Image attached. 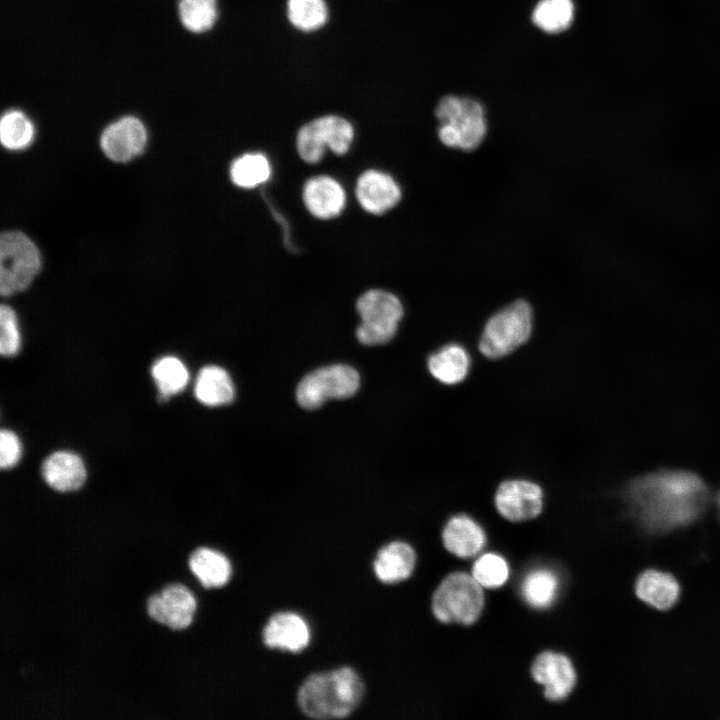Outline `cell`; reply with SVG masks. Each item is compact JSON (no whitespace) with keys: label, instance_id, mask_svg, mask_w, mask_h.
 Masks as SVG:
<instances>
[{"label":"cell","instance_id":"6da1fadb","mask_svg":"<svg viewBox=\"0 0 720 720\" xmlns=\"http://www.w3.org/2000/svg\"><path fill=\"white\" fill-rule=\"evenodd\" d=\"M625 497L642 530L660 535L698 520L708 505L709 490L694 472L661 469L631 480Z\"/></svg>","mask_w":720,"mask_h":720},{"label":"cell","instance_id":"7a4b0ae2","mask_svg":"<svg viewBox=\"0 0 720 720\" xmlns=\"http://www.w3.org/2000/svg\"><path fill=\"white\" fill-rule=\"evenodd\" d=\"M363 694L364 684L356 671L341 667L307 677L298 690L297 702L310 718H343L357 708Z\"/></svg>","mask_w":720,"mask_h":720},{"label":"cell","instance_id":"3957f363","mask_svg":"<svg viewBox=\"0 0 720 720\" xmlns=\"http://www.w3.org/2000/svg\"><path fill=\"white\" fill-rule=\"evenodd\" d=\"M435 115L440 141L447 147L471 151L486 136L487 122L483 106L468 97L447 95L438 102Z\"/></svg>","mask_w":720,"mask_h":720},{"label":"cell","instance_id":"277c9868","mask_svg":"<svg viewBox=\"0 0 720 720\" xmlns=\"http://www.w3.org/2000/svg\"><path fill=\"white\" fill-rule=\"evenodd\" d=\"M533 329V310L530 304L518 299L494 313L482 331L479 350L487 358L504 357L530 337Z\"/></svg>","mask_w":720,"mask_h":720},{"label":"cell","instance_id":"5b68a950","mask_svg":"<svg viewBox=\"0 0 720 720\" xmlns=\"http://www.w3.org/2000/svg\"><path fill=\"white\" fill-rule=\"evenodd\" d=\"M484 606L482 586L471 575L454 572L435 590L432 611L444 623L473 624Z\"/></svg>","mask_w":720,"mask_h":720},{"label":"cell","instance_id":"8992f818","mask_svg":"<svg viewBox=\"0 0 720 720\" xmlns=\"http://www.w3.org/2000/svg\"><path fill=\"white\" fill-rule=\"evenodd\" d=\"M40 267V252L26 234L20 231L1 234L0 292L3 296L27 289Z\"/></svg>","mask_w":720,"mask_h":720},{"label":"cell","instance_id":"52a82bcc","mask_svg":"<svg viewBox=\"0 0 720 720\" xmlns=\"http://www.w3.org/2000/svg\"><path fill=\"white\" fill-rule=\"evenodd\" d=\"M352 123L339 115L327 114L302 125L296 135V150L308 164L318 163L326 148L336 155L347 153L353 143Z\"/></svg>","mask_w":720,"mask_h":720},{"label":"cell","instance_id":"ba28073f","mask_svg":"<svg viewBox=\"0 0 720 720\" xmlns=\"http://www.w3.org/2000/svg\"><path fill=\"white\" fill-rule=\"evenodd\" d=\"M356 309L361 318L356 336L365 345L384 344L392 339L404 314L400 299L383 289L364 292Z\"/></svg>","mask_w":720,"mask_h":720},{"label":"cell","instance_id":"9c48e42d","mask_svg":"<svg viewBox=\"0 0 720 720\" xmlns=\"http://www.w3.org/2000/svg\"><path fill=\"white\" fill-rule=\"evenodd\" d=\"M359 383V375L352 367L330 365L307 374L297 386L296 397L303 408L315 409L330 398L352 396Z\"/></svg>","mask_w":720,"mask_h":720},{"label":"cell","instance_id":"30bf717a","mask_svg":"<svg viewBox=\"0 0 720 720\" xmlns=\"http://www.w3.org/2000/svg\"><path fill=\"white\" fill-rule=\"evenodd\" d=\"M195 608L194 596L186 586L179 583L166 585L146 602L149 617L172 630L187 627L192 621Z\"/></svg>","mask_w":720,"mask_h":720},{"label":"cell","instance_id":"8fae6325","mask_svg":"<svg viewBox=\"0 0 720 720\" xmlns=\"http://www.w3.org/2000/svg\"><path fill=\"white\" fill-rule=\"evenodd\" d=\"M495 505L498 512L509 521L530 520L542 511L543 492L539 485L529 480H506L496 491Z\"/></svg>","mask_w":720,"mask_h":720},{"label":"cell","instance_id":"7c38bea8","mask_svg":"<svg viewBox=\"0 0 720 720\" xmlns=\"http://www.w3.org/2000/svg\"><path fill=\"white\" fill-rule=\"evenodd\" d=\"M147 142V132L136 117H123L105 128L100 146L107 158L124 163L142 153Z\"/></svg>","mask_w":720,"mask_h":720},{"label":"cell","instance_id":"4fadbf2b","mask_svg":"<svg viewBox=\"0 0 720 720\" xmlns=\"http://www.w3.org/2000/svg\"><path fill=\"white\" fill-rule=\"evenodd\" d=\"M355 196L364 211L372 215H382L400 202L402 192L390 174L377 169H367L357 178Z\"/></svg>","mask_w":720,"mask_h":720},{"label":"cell","instance_id":"5bb4252c","mask_svg":"<svg viewBox=\"0 0 720 720\" xmlns=\"http://www.w3.org/2000/svg\"><path fill=\"white\" fill-rule=\"evenodd\" d=\"M531 673L537 683L544 685V695L550 701L566 698L576 684L575 669L563 654L550 651L541 653L535 659Z\"/></svg>","mask_w":720,"mask_h":720},{"label":"cell","instance_id":"9a60e30c","mask_svg":"<svg viewBox=\"0 0 720 720\" xmlns=\"http://www.w3.org/2000/svg\"><path fill=\"white\" fill-rule=\"evenodd\" d=\"M302 200L312 216L320 220H329L339 216L344 210L346 192L335 178L317 175L305 182Z\"/></svg>","mask_w":720,"mask_h":720},{"label":"cell","instance_id":"2e32d148","mask_svg":"<svg viewBox=\"0 0 720 720\" xmlns=\"http://www.w3.org/2000/svg\"><path fill=\"white\" fill-rule=\"evenodd\" d=\"M310 630L306 621L293 612L273 614L263 629V642L269 648L300 652L309 644Z\"/></svg>","mask_w":720,"mask_h":720},{"label":"cell","instance_id":"e0dca14e","mask_svg":"<svg viewBox=\"0 0 720 720\" xmlns=\"http://www.w3.org/2000/svg\"><path fill=\"white\" fill-rule=\"evenodd\" d=\"M42 476L53 489L68 492L79 489L86 479L82 459L69 451H57L46 458L42 465Z\"/></svg>","mask_w":720,"mask_h":720},{"label":"cell","instance_id":"ac0fdd59","mask_svg":"<svg viewBox=\"0 0 720 720\" xmlns=\"http://www.w3.org/2000/svg\"><path fill=\"white\" fill-rule=\"evenodd\" d=\"M442 539L445 548L460 558L475 556L486 543L483 529L466 515L452 517L443 529Z\"/></svg>","mask_w":720,"mask_h":720},{"label":"cell","instance_id":"d6986e66","mask_svg":"<svg viewBox=\"0 0 720 720\" xmlns=\"http://www.w3.org/2000/svg\"><path fill=\"white\" fill-rule=\"evenodd\" d=\"M637 597L658 610L672 608L680 596L678 581L669 573L655 569L642 572L635 582Z\"/></svg>","mask_w":720,"mask_h":720},{"label":"cell","instance_id":"ffe728a7","mask_svg":"<svg viewBox=\"0 0 720 720\" xmlns=\"http://www.w3.org/2000/svg\"><path fill=\"white\" fill-rule=\"evenodd\" d=\"M415 562L413 548L407 543L395 541L378 551L373 569L381 582L393 584L407 579L415 567Z\"/></svg>","mask_w":720,"mask_h":720},{"label":"cell","instance_id":"44dd1931","mask_svg":"<svg viewBox=\"0 0 720 720\" xmlns=\"http://www.w3.org/2000/svg\"><path fill=\"white\" fill-rule=\"evenodd\" d=\"M471 359L460 344L450 343L432 353L427 360L430 374L446 385L461 383L468 375Z\"/></svg>","mask_w":720,"mask_h":720},{"label":"cell","instance_id":"7402d4cb","mask_svg":"<svg viewBox=\"0 0 720 720\" xmlns=\"http://www.w3.org/2000/svg\"><path fill=\"white\" fill-rule=\"evenodd\" d=\"M188 565L205 588L225 585L232 571L230 561L224 554L207 547L195 549L189 556Z\"/></svg>","mask_w":720,"mask_h":720},{"label":"cell","instance_id":"603a6c76","mask_svg":"<svg viewBox=\"0 0 720 720\" xmlns=\"http://www.w3.org/2000/svg\"><path fill=\"white\" fill-rule=\"evenodd\" d=\"M234 386L229 374L215 365L203 367L196 379L195 396L207 406H221L234 398Z\"/></svg>","mask_w":720,"mask_h":720},{"label":"cell","instance_id":"cb8c5ba5","mask_svg":"<svg viewBox=\"0 0 720 720\" xmlns=\"http://www.w3.org/2000/svg\"><path fill=\"white\" fill-rule=\"evenodd\" d=\"M271 164L265 154L245 153L231 163L229 175L232 183L242 189H253L271 177Z\"/></svg>","mask_w":720,"mask_h":720},{"label":"cell","instance_id":"d4e9b609","mask_svg":"<svg viewBox=\"0 0 720 720\" xmlns=\"http://www.w3.org/2000/svg\"><path fill=\"white\" fill-rule=\"evenodd\" d=\"M286 16L293 28L311 33L326 25L329 8L326 0H287Z\"/></svg>","mask_w":720,"mask_h":720},{"label":"cell","instance_id":"484cf974","mask_svg":"<svg viewBox=\"0 0 720 720\" xmlns=\"http://www.w3.org/2000/svg\"><path fill=\"white\" fill-rule=\"evenodd\" d=\"M573 15L571 0H541L533 10L532 21L545 32L559 33L570 26Z\"/></svg>","mask_w":720,"mask_h":720},{"label":"cell","instance_id":"4316f807","mask_svg":"<svg viewBox=\"0 0 720 720\" xmlns=\"http://www.w3.org/2000/svg\"><path fill=\"white\" fill-rule=\"evenodd\" d=\"M152 376L159 390L160 401L182 391L189 378L185 365L173 356L156 361L152 367Z\"/></svg>","mask_w":720,"mask_h":720},{"label":"cell","instance_id":"83f0119b","mask_svg":"<svg viewBox=\"0 0 720 720\" xmlns=\"http://www.w3.org/2000/svg\"><path fill=\"white\" fill-rule=\"evenodd\" d=\"M558 588L556 575L547 569L530 572L522 583V595L535 608H546L555 599Z\"/></svg>","mask_w":720,"mask_h":720},{"label":"cell","instance_id":"f1b7e54d","mask_svg":"<svg viewBox=\"0 0 720 720\" xmlns=\"http://www.w3.org/2000/svg\"><path fill=\"white\" fill-rule=\"evenodd\" d=\"M179 18L190 32L210 30L218 18L217 0H179Z\"/></svg>","mask_w":720,"mask_h":720},{"label":"cell","instance_id":"f546056e","mask_svg":"<svg viewBox=\"0 0 720 720\" xmlns=\"http://www.w3.org/2000/svg\"><path fill=\"white\" fill-rule=\"evenodd\" d=\"M34 137V126L21 111L6 112L0 122V139L9 150H22L30 145Z\"/></svg>","mask_w":720,"mask_h":720},{"label":"cell","instance_id":"4dcf8cb0","mask_svg":"<svg viewBox=\"0 0 720 720\" xmlns=\"http://www.w3.org/2000/svg\"><path fill=\"white\" fill-rule=\"evenodd\" d=\"M472 576L482 587L497 588L508 579L509 569L501 556L487 553L475 561Z\"/></svg>","mask_w":720,"mask_h":720},{"label":"cell","instance_id":"1f68e13d","mask_svg":"<svg viewBox=\"0 0 720 720\" xmlns=\"http://www.w3.org/2000/svg\"><path fill=\"white\" fill-rule=\"evenodd\" d=\"M0 327V353L12 357L18 353L21 341L16 314L9 306L0 308Z\"/></svg>","mask_w":720,"mask_h":720},{"label":"cell","instance_id":"d6a6232c","mask_svg":"<svg viewBox=\"0 0 720 720\" xmlns=\"http://www.w3.org/2000/svg\"><path fill=\"white\" fill-rule=\"evenodd\" d=\"M21 457V444L19 438L10 430H1L0 433V466L9 469L15 466Z\"/></svg>","mask_w":720,"mask_h":720},{"label":"cell","instance_id":"836d02e7","mask_svg":"<svg viewBox=\"0 0 720 720\" xmlns=\"http://www.w3.org/2000/svg\"><path fill=\"white\" fill-rule=\"evenodd\" d=\"M716 504H717V508H718V512H719V516H720V490L718 491V493L716 495Z\"/></svg>","mask_w":720,"mask_h":720}]
</instances>
